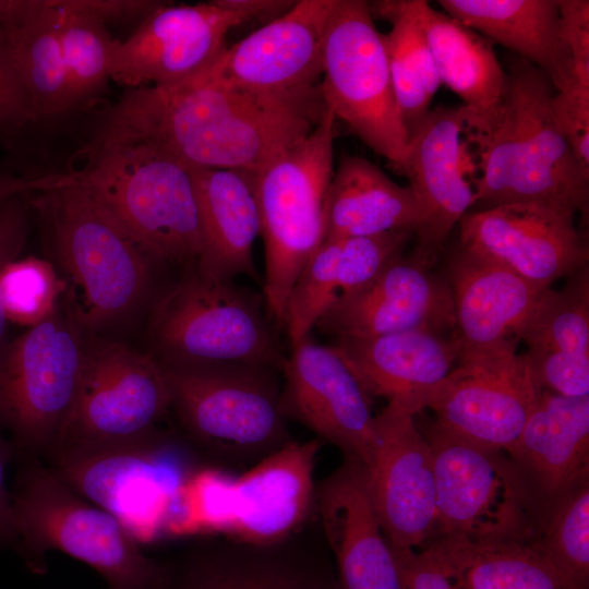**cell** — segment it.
I'll return each instance as SVG.
<instances>
[{
    "mask_svg": "<svg viewBox=\"0 0 589 589\" xmlns=\"http://www.w3.org/2000/svg\"><path fill=\"white\" fill-rule=\"evenodd\" d=\"M552 107L555 120L566 142L589 175V86L575 80L555 91Z\"/></svg>",
    "mask_w": 589,
    "mask_h": 589,
    "instance_id": "ab89813d",
    "label": "cell"
},
{
    "mask_svg": "<svg viewBox=\"0 0 589 589\" xmlns=\"http://www.w3.org/2000/svg\"><path fill=\"white\" fill-rule=\"evenodd\" d=\"M422 433L432 452L436 489L437 518L430 541L533 540L546 504L508 454L452 433L435 421L426 423Z\"/></svg>",
    "mask_w": 589,
    "mask_h": 589,
    "instance_id": "52a82bcc",
    "label": "cell"
},
{
    "mask_svg": "<svg viewBox=\"0 0 589 589\" xmlns=\"http://www.w3.org/2000/svg\"><path fill=\"white\" fill-rule=\"evenodd\" d=\"M410 230L323 240L293 284L284 325L290 344L310 336L321 317L340 299L369 284L404 255Z\"/></svg>",
    "mask_w": 589,
    "mask_h": 589,
    "instance_id": "484cf974",
    "label": "cell"
},
{
    "mask_svg": "<svg viewBox=\"0 0 589 589\" xmlns=\"http://www.w3.org/2000/svg\"><path fill=\"white\" fill-rule=\"evenodd\" d=\"M320 88L336 120L401 175L408 134L370 2L336 0L324 32Z\"/></svg>",
    "mask_w": 589,
    "mask_h": 589,
    "instance_id": "8fae6325",
    "label": "cell"
},
{
    "mask_svg": "<svg viewBox=\"0 0 589 589\" xmlns=\"http://www.w3.org/2000/svg\"><path fill=\"white\" fill-rule=\"evenodd\" d=\"M59 13L60 43L65 64L71 117L91 112L109 89V62L116 38L101 22L51 0Z\"/></svg>",
    "mask_w": 589,
    "mask_h": 589,
    "instance_id": "d590c367",
    "label": "cell"
},
{
    "mask_svg": "<svg viewBox=\"0 0 589 589\" xmlns=\"http://www.w3.org/2000/svg\"><path fill=\"white\" fill-rule=\"evenodd\" d=\"M326 108L320 84L263 92L204 68L177 82L127 89L88 120L80 148L144 145L189 168L260 172L303 141Z\"/></svg>",
    "mask_w": 589,
    "mask_h": 589,
    "instance_id": "6da1fadb",
    "label": "cell"
},
{
    "mask_svg": "<svg viewBox=\"0 0 589 589\" xmlns=\"http://www.w3.org/2000/svg\"><path fill=\"white\" fill-rule=\"evenodd\" d=\"M264 305L233 279L190 266L152 311V354L167 366L279 368L284 357Z\"/></svg>",
    "mask_w": 589,
    "mask_h": 589,
    "instance_id": "8992f818",
    "label": "cell"
},
{
    "mask_svg": "<svg viewBox=\"0 0 589 589\" xmlns=\"http://www.w3.org/2000/svg\"><path fill=\"white\" fill-rule=\"evenodd\" d=\"M203 252L196 266L214 276L257 278L253 244L261 235L256 172L243 169L191 168Z\"/></svg>",
    "mask_w": 589,
    "mask_h": 589,
    "instance_id": "f1b7e54d",
    "label": "cell"
},
{
    "mask_svg": "<svg viewBox=\"0 0 589 589\" xmlns=\"http://www.w3.org/2000/svg\"><path fill=\"white\" fill-rule=\"evenodd\" d=\"M322 443L291 440L231 481L223 534L268 544L299 531L314 514L313 473Z\"/></svg>",
    "mask_w": 589,
    "mask_h": 589,
    "instance_id": "603a6c76",
    "label": "cell"
},
{
    "mask_svg": "<svg viewBox=\"0 0 589 589\" xmlns=\"http://www.w3.org/2000/svg\"><path fill=\"white\" fill-rule=\"evenodd\" d=\"M46 248L65 276L67 314L99 332L128 317L143 301L153 262L73 183L61 181L31 196Z\"/></svg>",
    "mask_w": 589,
    "mask_h": 589,
    "instance_id": "3957f363",
    "label": "cell"
},
{
    "mask_svg": "<svg viewBox=\"0 0 589 589\" xmlns=\"http://www.w3.org/2000/svg\"><path fill=\"white\" fill-rule=\"evenodd\" d=\"M509 456L545 504L589 477V396L543 389Z\"/></svg>",
    "mask_w": 589,
    "mask_h": 589,
    "instance_id": "f546056e",
    "label": "cell"
},
{
    "mask_svg": "<svg viewBox=\"0 0 589 589\" xmlns=\"http://www.w3.org/2000/svg\"><path fill=\"white\" fill-rule=\"evenodd\" d=\"M340 338H371L409 330L456 333L454 299L445 275L401 255L375 278L336 302L317 322Z\"/></svg>",
    "mask_w": 589,
    "mask_h": 589,
    "instance_id": "d6986e66",
    "label": "cell"
},
{
    "mask_svg": "<svg viewBox=\"0 0 589 589\" xmlns=\"http://www.w3.org/2000/svg\"><path fill=\"white\" fill-rule=\"evenodd\" d=\"M31 100L35 129L71 117L59 13L51 0H39L20 25L1 34Z\"/></svg>",
    "mask_w": 589,
    "mask_h": 589,
    "instance_id": "d6a6232c",
    "label": "cell"
},
{
    "mask_svg": "<svg viewBox=\"0 0 589 589\" xmlns=\"http://www.w3.org/2000/svg\"><path fill=\"white\" fill-rule=\"evenodd\" d=\"M335 347L371 397H383L416 416L461 352L456 336L424 330L340 338Z\"/></svg>",
    "mask_w": 589,
    "mask_h": 589,
    "instance_id": "d4e9b609",
    "label": "cell"
},
{
    "mask_svg": "<svg viewBox=\"0 0 589 589\" xmlns=\"http://www.w3.org/2000/svg\"><path fill=\"white\" fill-rule=\"evenodd\" d=\"M528 363L542 389L589 396V267L544 291L520 330Z\"/></svg>",
    "mask_w": 589,
    "mask_h": 589,
    "instance_id": "4316f807",
    "label": "cell"
},
{
    "mask_svg": "<svg viewBox=\"0 0 589 589\" xmlns=\"http://www.w3.org/2000/svg\"><path fill=\"white\" fill-rule=\"evenodd\" d=\"M444 12L521 57L555 91L574 81L572 57L560 33L558 0H440Z\"/></svg>",
    "mask_w": 589,
    "mask_h": 589,
    "instance_id": "1f68e13d",
    "label": "cell"
},
{
    "mask_svg": "<svg viewBox=\"0 0 589 589\" xmlns=\"http://www.w3.org/2000/svg\"><path fill=\"white\" fill-rule=\"evenodd\" d=\"M449 283L461 349H482L517 339L545 288L503 264L458 244L448 255Z\"/></svg>",
    "mask_w": 589,
    "mask_h": 589,
    "instance_id": "cb8c5ba5",
    "label": "cell"
},
{
    "mask_svg": "<svg viewBox=\"0 0 589 589\" xmlns=\"http://www.w3.org/2000/svg\"><path fill=\"white\" fill-rule=\"evenodd\" d=\"M372 16L388 21L383 34L387 61L399 113L409 137L431 110L441 82L423 32L409 0L370 3Z\"/></svg>",
    "mask_w": 589,
    "mask_h": 589,
    "instance_id": "e575fe53",
    "label": "cell"
},
{
    "mask_svg": "<svg viewBox=\"0 0 589 589\" xmlns=\"http://www.w3.org/2000/svg\"><path fill=\"white\" fill-rule=\"evenodd\" d=\"M470 115L460 106L431 109L409 137L401 175L420 203L425 221L411 254L432 267L455 225L473 205L467 178L466 133Z\"/></svg>",
    "mask_w": 589,
    "mask_h": 589,
    "instance_id": "ffe728a7",
    "label": "cell"
},
{
    "mask_svg": "<svg viewBox=\"0 0 589 589\" xmlns=\"http://www.w3.org/2000/svg\"><path fill=\"white\" fill-rule=\"evenodd\" d=\"M423 32L442 85L462 100L477 136L498 121L506 93V72L493 44L424 0H409Z\"/></svg>",
    "mask_w": 589,
    "mask_h": 589,
    "instance_id": "83f0119b",
    "label": "cell"
},
{
    "mask_svg": "<svg viewBox=\"0 0 589 589\" xmlns=\"http://www.w3.org/2000/svg\"><path fill=\"white\" fill-rule=\"evenodd\" d=\"M76 156L85 164L69 170L73 183L153 263H199L203 238L191 168L144 145H103Z\"/></svg>",
    "mask_w": 589,
    "mask_h": 589,
    "instance_id": "277c9868",
    "label": "cell"
},
{
    "mask_svg": "<svg viewBox=\"0 0 589 589\" xmlns=\"http://www.w3.org/2000/svg\"><path fill=\"white\" fill-rule=\"evenodd\" d=\"M155 589H338L315 510L297 532L268 544L199 534L160 561Z\"/></svg>",
    "mask_w": 589,
    "mask_h": 589,
    "instance_id": "7c38bea8",
    "label": "cell"
},
{
    "mask_svg": "<svg viewBox=\"0 0 589 589\" xmlns=\"http://www.w3.org/2000/svg\"><path fill=\"white\" fill-rule=\"evenodd\" d=\"M32 195L20 194L0 201V275L9 262L20 257L28 239L34 215ZM7 324L0 292V348L8 340Z\"/></svg>",
    "mask_w": 589,
    "mask_h": 589,
    "instance_id": "60d3db41",
    "label": "cell"
},
{
    "mask_svg": "<svg viewBox=\"0 0 589 589\" xmlns=\"http://www.w3.org/2000/svg\"><path fill=\"white\" fill-rule=\"evenodd\" d=\"M335 123L327 107L321 123L303 141L256 172L265 248L263 297L269 320L279 328L293 284L324 240Z\"/></svg>",
    "mask_w": 589,
    "mask_h": 589,
    "instance_id": "9c48e42d",
    "label": "cell"
},
{
    "mask_svg": "<svg viewBox=\"0 0 589 589\" xmlns=\"http://www.w3.org/2000/svg\"><path fill=\"white\" fill-rule=\"evenodd\" d=\"M414 417L387 402L375 416V445L364 467L381 528L396 551L423 548L437 518L433 456Z\"/></svg>",
    "mask_w": 589,
    "mask_h": 589,
    "instance_id": "9a60e30c",
    "label": "cell"
},
{
    "mask_svg": "<svg viewBox=\"0 0 589 589\" xmlns=\"http://www.w3.org/2000/svg\"><path fill=\"white\" fill-rule=\"evenodd\" d=\"M15 449L4 438L0 429V546H9L16 550L17 536L15 533L11 512V493L5 485V472L8 466L14 461Z\"/></svg>",
    "mask_w": 589,
    "mask_h": 589,
    "instance_id": "f6af8a7d",
    "label": "cell"
},
{
    "mask_svg": "<svg viewBox=\"0 0 589 589\" xmlns=\"http://www.w3.org/2000/svg\"><path fill=\"white\" fill-rule=\"evenodd\" d=\"M279 369L281 402L293 418L342 453L366 467L375 445L371 396L335 346L310 336L291 345Z\"/></svg>",
    "mask_w": 589,
    "mask_h": 589,
    "instance_id": "2e32d148",
    "label": "cell"
},
{
    "mask_svg": "<svg viewBox=\"0 0 589 589\" xmlns=\"http://www.w3.org/2000/svg\"><path fill=\"white\" fill-rule=\"evenodd\" d=\"M560 33L573 61V77L589 86V1L558 0Z\"/></svg>",
    "mask_w": 589,
    "mask_h": 589,
    "instance_id": "b9f144b4",
    "label": "cell"
},
{
    "mask_svg": "<svg viewBox=\"0 0 589 589\" xmlns=\"http://www.w3.org/2000/svg\"><path fill=\"white\" fill-rule=\"evenodd\" d=\"M245 19L214 1L161 2L125 39H116L109 62L112 82L130 88L189 77L221 52L228 32Z\"/></svg>",
    "mask_w": 589,
    "mask_h": 589,
    "instance_id": "e0dca14e",
    "label": "cell"
},
{
    "mask_svg": "<svg viewBox=\"0 0 589 589\" xmlns=\"http://www.w3.org/2000/svg\"><path fill=\"white\" fill-rule=\"evenodd\" d=\"M530 544L573 589H589V477L545 505Z\"/></svg>",
    "mask_w": 589,
    "mask_h": 589,
    "instance_id": "8d00e7d4",
    "label": "cell"
},
{
    "mask_svg": "<svg viewBox=\"0 0 589 589\" xmlns=\"http://www.w3.org/2000/svg\"><path fill=\"white\" fill-rule=\"evenodd\" d=\"M336 0H299L281 16L230 47L205 70L228 84L285 92L320 84L323 39Z\"/></svg>",
    "mask_w": 589,
    "mask_h": 589,
    "instance_id": "44dd1931",
    "label": "cell"
},
{
    "mask_svg": "<svg viewBox=\"0 0 589 589\" xmlns=\"http://www.w3.org/2000/svg\"><path fill=\"white\" fill-rule=\"evenodd\" d=\"M503 67L507 85L501 117L489 133L476 136L481 175L470 211L538 203L575 215L587 213L589 175L557 125L551 80L510 52Z\"/></svg>",
    "mask_w": 589,
    "mask_h": 589,
    "instance_id": "7a4b0ae2",
    "label": "cell"
},
{
    "mask_svg": "<svg viewBox=\"0 0 589 589\" xmlns=\"http://www.w3.org/2000/svg\"><path fill=\"white\" fill-rule=\"evenodd\" d=\"M517 339L461 349L450 373L431 392L424 409L445 430L510 455L543 390Z\"/></svg>",
    "mask_w": 589,
    "mask_h": 589,
    "instance_id": "5bb4252c",
    "label": "cell"
},
{
    "mask_svg": "<svg viewBox=\"0 0 589 589\" xmlns=\"http://www.w3.org/2000/svg\"><path fill=\"white\" fill-rule=\"evenodd\" d=\"M575 217L538 203L469 211L458 224L459 244L548 289L588 265V243Z\"/></svg>",
    "mask_w": 589,
    "mask_h": 589,
    "instance_id": "ac0fdd59",
    "label": "cell"
},
{
    "mask_svg": "<svg viewBox=\"0 0 589 589\" xmlns=\"http://www.w3.org/2000/svg\"><path fill=\"white\" fill-rule=\"evenodd\" d=\"M164 368L170 409L208 465H254L291 441L272 369Z\"/></svg>",
    "mask_w": 589,
    "mask_h": 589,
    "instance_id": "ba28073f",
    "label": "cell"
},
{
    "mask_svg": "<svg viewBox=\"0 0 589 589\" xmlns=\"http://www.w3.org/2000/svg\"><path fill=\"white\" fill-rule=\"evenodd\" d=\"M11 512L16 551L31 570L46 569L47 552L61 551L94 568L109 589H155L160 561L109 512L88 502L41 460L15 455Z\"/></svg>",
    "mask_w": 589,
    "mask_h": 589,
    "instance_id": "5b68a950",
    "label": "cell"
},
{
    "mask_svg": "<svg viewBox=\"0 0 589 589\" xmlns=\"http://www.w3.org/2000/svg\"><path fill=\"white\" fill-rule=\"evenodd\" d=\"M394 551L407 589H459L428 548Z\"/></svg>",
    "mask_w": 589,
    "mask_h": 589,
    "instance_id": "ee69618b",
    "label": "cell"
},
{
    "mask_svg": "<svg viewBox=\"0 0 589 589\" xmlns=\"http://www.w3.org/2000/svg\"><path fill=\"white\" fill-rule=\"evenodd\" d=\"M314 509L338 589H407L377 519L362 464L344 458L316 486Z\"/></svg>",
    "mask_w": 589,
    "mask_h": 589,
    "instance_id": "7402d4cb",
    "label": "cell"
},
{
    "mask_svg": "<svg viewBox=\"0 0 589 589\" xmlns=\"http://www.w3.org/2000/svg\"><path fill=\"white\" fill-rule=\"evenodd\" d=\"M35 117L10 49L0 35V145L20 157Z\"/></svg>",
    "mask_w": 589,
    "mask_h": 589,
    "instance_id": "f35d334b",
    "label": "cell"
},
{
    "mask_svg": "<svg viewBox=\"0 0 589 589\" xmlns=\"http://www.w3.org/2000/svg\"><path fill=\"white\" fill-rule=\"evenodd\" d=\"M67 5L92 15L109 29L132 27V31L163 1L155 0H64Z\"/></svg>",
    "mask_w": 589,
    "mask_h": 589,
    "instance_id": "7bdbcfd3",
    "label": "cell"
},
{
    "mask_svg": "<svg viewBox=\"0 0 589 589\" xmlns=\"http://www.w3.org/2000/svg\"><path fill=\"white\" fill-rule=\"evenodd\" d=\"M424 212L409 185L393 181L378 166L344 155L333 171L325 200L324 240L416 232Z\"/></svg>",
    "mask_w": 589,
    "mask_h": 589,
    "instance_id": "4dcf8cb0",
    "label": "cell"
},
{
    "mask_svg": "<svg viewBox=\"0 0 589 589\" xmlns=\"http://www.w3.org/2000/svg\"><path fill=\"white\" fill-rule=\"evenodd\" d=\"M223 8L250 19L266 20L267 23L286 13L296 1L288 0H215Z\"/></svg>",
    "mask_w": 589,
    "mask_h": 589,
    "instance_id": "7dc6e473",
    "label": "cell"
},
{
    "mask_svg": "<svg viewBox=\"0 0 589 589\" xmlns=\"http://www.w3.org/2000/svg\"><path fill=\"white\" fill-rule=\"evenodd\" d=\"M423 548L459 589H573L530 543L435 539Z\"/></svg>",
    "mask_w": 589,
    "mask_h": 589,
    "instance_id": "836d02e7",
    "label": "cell"
},
{
    "mask_svg": "<svg viewBox=\"0 0 589 589\" xmlns=\"http://www.w3.org/2000/svg\"><path fill=\"white\" fill-rule=\"evenodd\" d=\"M85 340L58 309L0 348V429L15 455L44 460L56 446L76 395Z\"/></svg>",
    "mask_w": 589,
    "mask_h": 589,
    "instance_id": "30bf717a",
    "label": "cell"
},
{
    "mask_svg": "<svg viewBox=\"0 0 589 589\" xmlns=\"http://www.w3.org/2000/svg\"><path fill=\"white\" fill-rule=\"evenodd\" d=\"M169 409L166 371L154 354L87 339L74 402L50 454L141 435L157 428Z\"/></svg>",
    "mask_w": 589,
    "mask_h": 589,
    "instance_id": "4fadbf2b",
    "label": "cell"
},
{
    "mask_svg": "<svg viewBox=\"0 0 589 589\" xmlns=\"http://www.w3.org/2000/svg\"><path fill=\"white\" fill-rule=\"evenodd\" d=\"M65 291L55 265L26 256L9 262L0 275V292L8 322L34 326L56 312L58 298Z\"/></svg>",
    "mask_w": 589,
    "mask_h": 589,
    "instance_id": "74e56055",
    "label": "cell"
},
{
    "mask_svg": "<svg viewBox=\"0 0 589 589\" xmlns=\"http://www.w3.org/2000/svg\"><path fill=\"white\" fill-rule=\"evenodd\" d=\"M57 181V172L24 175L0 166V201L20 194H35L55 185Z\"/></svg>",
    "mask_w": 589,
    "mask_h": 589,
    "instance_id": "bcb514c9",
    "label": "cell"
}]
</instances>
